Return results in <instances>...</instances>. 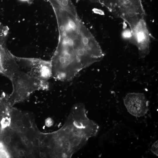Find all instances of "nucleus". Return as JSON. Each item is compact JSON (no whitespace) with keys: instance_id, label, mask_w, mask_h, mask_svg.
Instances as JSON below:
<instances>
[{"instance_id":"0eeeda50","label":"nucleus","mask_w":158,"mask_h":158,"mask_svg":"<svg viewBox=\"0 0 158 158\" xmlns=\"http://www.w3.org/2000/svg\"><path fill=\"white\" fill-rule=\"evenodd\" d=\"M8 32L7 27L0 24V46L5 45Z\"/></svg>"},{"instance_id":"20e7f679","label":"nucleus","mask_w":158,"mask_h":158,"mask_svg":"<svg viewBox=\"0 0 158 158\" xmlns=\"http://www.w3.org/2000/svg\"><path fill=\"white\" fill-rule=\"evenodd\" d=\"M130 31L131 42L137 48L140 57L145 58L149 53L152 37L145 18L139 20Z\"/></svg>"},{"instance_id":"1a4fd4ad","label":"nucleus","mask_w":158,"mask_h":158,"mask_svg":"<svg viewBox=\"0 0 158 158\" xmlns=\"http://www.w3.org/2000/svg\"><path fill=\"white\" fill-rule=\"evenodd\" d=\"M53 123L52 120L50 118H48L45 120V125L48 127L51 126L53 124Z\"/></svg>"},{"instance_id":"9b49d317","label":"nucleus","mask_w":158,"mask_h":158,"mask_svg":"<svg viewBox=\"0 0 158 158\" xmlns=\"http://www.w3.org/2000/svg\"><path fill=\"white\" fill-rule=\"evenodd\" d=\"M20 132L22 133H25L27 131V128L25 127L22 126L19 128Z\"/></svg>"},{"instance_id":"2eb2a0df","label":"nucleus","mask_w":158,"mask_h":158,"mask_svg":"<svg viewBox=\"0 0 158 158\" xmlns=\"http://www.w3.org/2000/svg\"></svg>"},{"instance_id":"f03ea898","label":"nucleus","mask_w":158,"mask_h":158,"mask_svg":"<svg viewBox=\"0 0 158 158\" xmlns=\"http://www.w3.org/2000/svg\"><path fill=\"white\" fill-rule=\"evenodd\" d=\"M12 92L8 98L11 104L23 101L33 92L39 90H47L48 82L38 79L20 70L10 80Z\"/></svg>"},{"instance_id":"423d86ee","label":"nucleus","mask_w":158,"mask_h":158,"mask_svg":"<svg viewBox=\"0 0 158 158\" xmlns=\"http://www.w3.org/2000/svg\"><path fill=\"white\" fill-rule=\"evenodd\" d=\"M20 70L15 56L5 45L0 46V73L11 80Z\"/></svg>"},{"instance_id":"6e6552de","label":"nucleus","mask_w":158,"mask_h":158,"mask_svg":"<svg viewBox=\"0 0 158 158\" xmlns=\"http://www.w3.org/2000/svg\"><path fill=\"white\" fill-rule=\"evenodd\" d=\"M152 152L157 156H158V141H155L152 145L150 149Z\"/></svg>"},{"instance_id":"4468645a","label":"nucleus","mask_w":158,"mask_h":158,"mask_svg":"<svg viewBox=\"0 0 158 158\" xmlns=\"http://www.w3.org/2000/svg\"><path fill=\"white\" fill-rule=\"evenodd\" d=\"M57 5H60V6H62L61 5H60L59 4H54V5H53V7L56 6H57ZM67 8H75V7L74 6V7H67Z\"/></svg>"},{"instance_id":"9d476101","label":"nucleus","mask_w":158,"mask_h":158,"mask_svg":"<svg viewBox=\"0 0 158 158\" xmlns=\"http://www.w3.org/2000/svg\"><path fill=\"white\" fill-rule=\"evenodd\" d=\"M16 126L18 128L23 126V123L21 119L17 120L15 123Z\"/></svg>"},{"instance_id":"ddd939ff","label":"nucleus","mask_w":158,"mask_h":158,"mask_svg":"<svg viewBox=\"0 0 158 158\" xmlns=\"http://www.w3.org/2000/svg\"><path fill=\"white\" fill-rule=\"evenodd\" d=\"M19 155L21 157L23 156L24 155L25 153L24 151L22 150H20L18 152Z\"/></svg>"},{"instance_id":"39448f33","label":"nucleus","mask_w":158,"mask_h":158,"mask_svg":"<svg viewBox=\"0 0 158 158\" xmlns=\"http://www.w3.org/2000/svg\"><path fill=\"white\" fill-rule=\"evenodd\" d=\"M123 100L128 111L136 117L144 116L149 110V102L143 93H128Z\"/></svg>"},{"instance_id":"7ed1b4c3","label":"nucleus","mask_w":158,"mask_h":158,"mask_svg":"<svg viewBox=\"0 0 158 158\" xmlns=\"http://www.w3.org/2000/svg\"><path fill=\"white\" fill-rule=\"evenodd\" d=\"M15 58L21 71L45 82H48L52 77L51 61L37 58Z\"/></svg>"},{"instance_id":"f257e3e1","label":"nucleus","mask_w":158,"mask_h":158,"mask_svg":"<svg viewBox=\"0 0 158 158\" xmlns=\"http://www.w3.org/2000/svg\"><path fill=\"white\" fill-rule=\"evenodd\" d=\"M104 54L89 30L59 35L50 61L52 77L61 81L73 79L81 70L101 60Z\"/></svg>"},{"instance_id":"f8f14e48","label":"nucleus","mask_w":158,"mask_h":158,"mask_svg":"<svg viewBox=\"0 0 158 158\" xmlns=\"http://www.w3.org/2000/svg\"><path fill=\"white\" fill-rule=\"evenodd\" d=\"M11 138L9 136H6L4 138V141L5 143L7 144L10 143L11 141Z\"/></svg>"}]
</instances>
